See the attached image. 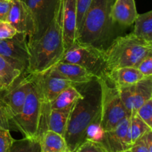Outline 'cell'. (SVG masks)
<instances>
[{
  "label": "cell",
  "mask_w": 152,
  "mask_h": 152,
  "mask_svg": "<svg viewBox=\"0 0 152 152\" xmlns=\"http://www.w3.org/2000/svg\"><path fill=\"white\" fill-rule=\"evenodd\" d=\"M91 1L92 0H76V5H77V34H76V39H77V35L80 32L85 15L88 10V7L91 3Z\"/></svg>",
  "instance_id": "cell-28"
},
{
  "label": "cell",
  "mask_w": 152,
  "mask_h": 152,
  "mask_svg": "<svg viewBox=\"0 0 152 152\" xmlns=\"http://www.w3.org/2000/svg\"><path fill=\"white\" fill-rule=\"evenodd\" d=\"M152 99V76L145 77L133 84L134 113L148 99Z\"/></svg>",
  "instance_id": "cell-18"
},
{
  "label": "cell",
  "mask_w": 152,
  "mask_h": 152,
  "mask_svg": "<svg viewBox=\"0 0 152 152\" xmlns=\"http://www.w3.org/2000/svg\"><path fill=\"white\" fill-rule=\"evenodd\" d=\"M48 71L53 75L74 83H88L94 77L93 74L83 67L69 62H58Z\"/></svg>",
  "instance_id": "cell-15"
},
{
  "label": "cell",
  "mask_w": 152,
  "mask_h": 152,
  "mask_svg": "<svg viewBox=\"0 0 152 152\" xmlns=\"http://www.w3.org/2000/svg\"><path fill=\"white\" fill-rule=\"evenodd\" d=\"M12 6V1L0 0V20L6 21Z\"/></svg>",
  "instance_id": "cell-34"
},
{
  "label": "cell",
  "mask_w": 152,
  "mask_h": 152,
  "mask_svg": "<svg viewBox=\"0 0 152 152\" xmlns=\"http://www.w3.org/2000/svg\"><path fill=\"white\" fill-rule=\"evenodd\" d=\"M68 152H71V151H68Z\"/></svg>",
  "instance_id": "cell-37"
},
{
  "label": "cell",
  "mask_w": 152,
  "mask_h": 152,
  "mask_svg": "<svg viewBox=\"0 0 152 152\" xmlns=\"http://www.w3.org/2000/svg\"><path fill=\"white\" fill-rule=\"evenodd\" d=\"M105 77L116 87L134 84L145 77L134 67H126L113 70L105 73Z\"/></svg>",
  "instance_id": "cell-17"
},
{
  "label": "cell",
  "mask_w": 152,
  "mask_h": 152,
  "mask_svg": "<svg viewBox=\"0 0 152 152\" xmlns=\"http://www.w3.org/2000/svg\"><path fill=\"white\" fill-rule=\"evenodd\" d=\"M30 58L25 74H42L62 58L65 48L62 27V0H59L54 16L40 38L28 43Z\"/></svg>",
  "instance_id": "cell-2"
},
{
  "label": "cell",
  "mask_w": 152,
  "mask_h": 152,
  "mask_svg": "<svg viewBox=\"0 0 152 152\" xmlns=\"http://www.w3.org/2000/svg\"><path fill=\"white\" fill-rule=\"evenodd\" d=\"M82 96V93L76 88L73 83L71 86L60 92L56 97L50 102V108L52 110H55L72 106Z\"/></svg>",
  "instance_id": "cell-20"
},
{
  "label": "cell",
  "mask_w": 152,
  "mask_h": 152,
  "mask_svg": "<svg viewBox=\"0 0 152 152\" xmlns=\"http://www.w3.org/2000/svg\"><path fill=\"white\" fill-rule=\"evenodd\" d=\"M114 0H92L85 15L75 43L92 46L105 50L114 35V25L111 17Z\"/></svg>",
  "instance_id": "cell-3"
},
{
  "label": "cell",
  "mask_w": 152,
  "mask_h": 152,
  "mask_svg": "<svg viewBox=\"0 0 152 152\" xmlns=\"http://www.w3.org/2000/svg\"><path fill=\"white\" fill-rule=\"evenodd\" d=\"M29 10L34 24L32 34L28 43L32 42L42 36L54 16L59 0H20Z\"/></svg>",
  "instance_id": "cell-8"
},
{
  "label": "cell",
  "mask_w": 152,
  "mask_h": 152,
  "mask_svg": "<svg viewBox=\"0 0 152 152\" xmlns=\"http://www.w3.org/2000/svg\"><path fill=\"white\" fill-rule=\"evenodd\" d=\"M137 69L144 76L151 77L152 76V55L147 56L142 59L139 65L137 66Z\"/></svg>",
  "instance_id": "cell-33"
},
{
  "label": "cell",
  "mask_w": 152,
  "mask_h": 152,
  "mask_svg": "<svg viewBox=\"0 0 152 152\" xmlns=\"http://www.w3.org/2000/svg\"><path fill=\"white\" fill-rule=\"evenodd\" d=\"M130 117L123 119L114 129L104 132L99 143L107 152H121L130 149L132 145L129 131Z\"/></svg>",
  "instance_id": "cell-11"
},
{
  "label": "cell",
  "mask_w": 152,
  "mask_h": 152,
  "mask_svg": "<svg viewBox=\"0 0 152 152\" xmlns=\"http://www.w3.org/2000/svg\"><path fill=\"white\" fill-rule=\"evenodd\" d=\"M8 22L18 33L27 34L28 38L32 34L34 29L32 18L26 4L20 0H13L12 6L7 15Z\"/></svg>",
  "instance_id": "cell-13"
},
{
  "label": "cell",
  "mask_w": 152,
  "mask_h": 152,
  "mask_svg": "<svg viewBox=\"0 0 152 152\" xmlns=\"http://www.w3.org/2000/svg\"><path fill=\"white\" fill-rule=\"evenodd\" d=\"M136 114L152 129V99L146 101L137 111Z\"/></svg>",
  "instance_id": "cell-29"
},
{
  "label": "cell",
  "mask_w": 152,
  "mask_h": 152,
  "mask_svg": "<svg viewBox=\"0 0 152 152\" xmlns=\"http://www.w3.org/2000/svg\"><path fill=\"white\" fill-rule=\"evenodd\" d=\"M83 96L74 103L68 117L64 139L68 151L75 152L86 141L89 125L101 116L102 89L99 78L94 77L88 83H74Z\"/></svg>",
  "instance_id": "cell-1"
},
{
  "label": "cell",
  "mask_w": 152,
  "mask_h": 152,
  "mask_svg": "<svg viewBox=\"0 0 152 152\" xmlns=\"http://www.w3.org/2000/svg\"><path fill=\"white\" fill-rule=\"evenodd\" d=\"M13 141L10 130L0 128V152H7Z\"/></svg>",
  "instance_id": "cell-30"
},
{
  "label": "cell",
  "mask_w": 152,
  "mask_h": 152,
  "mask_svg": "<svg viewBox=\"0 0 152 152\" xmlns=\"http://www.w3.org/2000/svg\"><path fill=\"white\" fill-rule=\"evenodd\" d=\"M62 27L65 50L76 42L77 5L76 0H62Z\"/></svg>",
  "instance_id": "cell-14"
},
{
  "label": "cell",
  "mask_w": 152,
  "mask_h": 152,
  "mask_svg": "<svg viewBox=\"0 0 152 152\" xmlns=\"http://www.w3.org/2000/svg\"><path fill=\"white\" fill-rule=\"evenodd\" d=\"M0 55L22 74H25L30 58L27 34L17 33L12 38L0 40Z\"/></svg>",
  "instance_id": "cell-9"
},
{
  "label": "cell",
  "mask_w": 152,
  "mask_h": 152,
  "mask_svg": "<svg viewBox=\"0 0 152 152\" xmlns=\"http://www.w3.org/2000/svg\"><path fill=\"white\" fill-rule=\"evenodd\" d=\"M102 89L101 126L105 132L114 129L123 119L131 114L123 105L118 89L106 77H99Z\"/></svg>",
  "instance_id": "cell-6"
},
{
  "label": "cell",
  "mask_w": 152,
  "mask_h": 152,
  "mask_svg": "<svg viewBox=\"0 0 152 152\" xmlns=\"http://www.w3.org/2000/svg\"><path fill=\"white\" fill-rule=\"evenodd\" d=\"M134 35L138 38L152 42V11L138 14L134 21Z\"/></svg>",
  "instance_id": "cell-22"
},
{
  "label": "cell",
  "mask_w": 152,
  "mask_h": 152,
  "mask_svg": "<svg viewBox=\"0 0 152 152\" xmlns=\"http://www.w3.org/2000/svg\"><path fill=\"white\" fill-rule=\"evenodd\" d=\"M59 62L80 65L97 78L105 74L104 50L92 46L74 43L65 50Z\"/></svg>",
  "instance_id": "cell-7"
},
{
  "label": "cell",
  "mask_w": 152,
  "mask_h": 152,
  "mask_svg": "<svg viewBox=\"0 0 152 152\" xmlns=\"http://www.w3.org/2000/svg\"><path fill=\"white\" fill-rule=\"evenodd\" d=\"M21 75L22 73L19 70L13 68L0 55V92L7 90Z\"/></svg>",
  "instance_id": "cell-23"
},
{
  "label": "cell",
  "mask_w": 152,
  "mask_h": 152,
  "mask_svg": "<svg viewBox=\"0 0 152 152\" xmlns=\"http://www.w3.org/2000/svg\"><path fill=\"white\" fill-rule=\"evenodd\" d=\"M75 152H107V151L99 142L86 140Z\"/></svg>",
  "instance_id": "cell-31"
},
{
  "label": "cell",
  "mask_w": 152,
  "mask_h": 152,
  "mask_svg": "<svg viewBox=\"0 0 152 152\" xmlns=\"http://www.w3.org/2000/svg\"><path fill=\"white\" fill-rule=\"evenodd\" d=\"M151 55L152 42L138 38L133 33L118 37L104 50L105 73L126 67L137 68L142 59Z\"/></svg>",
  "instance_id": "cell-4"
},
{
  "label": "cell",
  "mask_w": 152,
  "mask_h": 152,
  "mask_svg": "<svg viewBox=\"0 0 152 152\" xmlns=\"http://www.w3.org/2000/svg\"><path fill=\"white\" fill-rule=\"evenodd\" d=\"M32 75L31 88L20 113L10 120L11 130L23 134L25 137L36 138L41 113L42 96L35 77Z\"/></svg>",
  "instance_id": "cell-5"
},
{
  "label": "cell",
  "mask_w": 152,
  "mask_h": 152,
  "mask_svg": "<svg viewBox=\"0 0 152 152\" xmlns=\"http://www.w3.org/2000/svg\"><path fill=\"white\" fill-rule=\"evenodd\" d=\"M152 130L145 123H144L136 114H132L130 116L129 121V131H130L131 139L132 145L136 140H137L140 137H142L145 132Z\"/></svg>",
  "instance_id": "cell-25"
},
{
  "label": "cell",
  "mask_w": 152,
  "mask_h": 152,
  "mask_svg": "<svg viewBox=\"0 0 152 152\" xmlns=\"http://www.w3.org/2000/svg\"><path fill=\"white\" fill-rule=\"evenodd\" d=\"M17 33L16 30L8 22L0 20V40L12 38Z\"/></svg>",
  "instance_id": "cell-32"
},
{
  "label": "cell",
  "mask_w": 152,
  "mask_h": 152,
  "mask_svg": "<svg viewBox=\"0 0 152 152\" xmlns=\"http://www.w3.org/2000/svg\"><path fill=\"white\" fill-rule=\"evenodd\" d=\"M121 152H131L130 150H126V151H121Z\"/></svg>",
  "instance_id": "cell-35"
},
{
  "label": "cell",
  "mask_w": 152,
  "mask_h": 152,
  "mask_svg": "<svg viewBox=\"0 0 152 152\" xmlns=\"http://www.w3.org/2000/svg\"><path fill=\"white\" fill-rule=\"evenodd\" d=\"M104 132L105 131L103 130L101 126V116H99L87 128L86 140H91L99 142L103 136Z\"/></svg>",
  "instance_id": "cell-27"
},
{
  "label": "cell",
  "mask_w": 152,
  "mask_h": 152,
  "mask_svg": "<svg viewBox=\"0 0 152 152\" xmlns=\"http://www.w3.org/2000/svg\"><path fill=\"white\" fill-rule=\"evenodd\" d=\"M129 150L131 152H152V130L135 141Z\"/></svg>",
  "instance_id": "cell-26"
},
{
  "label": "cell",
  "mask_w": 152,
  "mask_h": 152,
  "mask_svg": "<svg viewBox=\"0 0 152 152\" xmlns=\"http://www.w3.org/2000/svg\"><path fill=\"white\" fill-rule=\"evenodd\" d=\"M42 98L45 101L50 102L64 89L69 87L74 83L50 74L48 71L42 74H34Z\"/></svg>",
  "instance_id": "cell-12"
},
{
  "label": "cell",
  "mask_w": 152,
  "mask_h": 152,
  "mask_svg": "<svg viewBox=\"0 0 152 152\" xmlns=\"http://www.w3.org/2000/svg\"><path fill=\"white\" fill-rule=\"evenodd\" d=\"M24 74L25 77L22 80L17 83L15 82L7 90L2 91L4 94L0 93V102L10 122L13 117L20 113L31 88L32 75L31 74Z\"/></svg>",
  "instance_id": "cell-10"
},
{
  "label": "cell",
  "mask_w": 152,
  "mask_h": 152,
  "mask_svg": "<svg viewBox=\"0 0 152 152\" xmlns=\"http://www.w3.org/2000/svg\"><path fill=\"white\" fill-rule=\"evenodd\" d=\"M10 1H13V0H10Z\"/></svg>",
  "instance_id": "cell-36"
},
{
  "label": "cell",
  "mask_w": 152,
  "mask_h": 152,
  "mask_svg": "<svg viewBox=\"0 0 152 152\" xmlns=\"http://www.w3.org/2000/svg\"><path fill=\"white\" fill-rule=\"evenodd\" d=\"M41 152H68L64 137L48 130L40 140Z\"/></svg>",
  "instance_id": "cell-21"
},
{
  "label": "cell",
  "mask_w": 152,
  "mask_h": 152,
  "mask_svg": "<svg viewBox=\"0 0 152 152\" xmlns=\"http://www.w3.org/2000/svg\"><path fill=\"white\" fill-rule=\"evenodd\" d=\"M138 13L134 0H115L111 11V17L115 25L130 26L134 24Z\"/></svg>",
  "instance_id": "cell-16"
},
{
  "label": "cell",
  "mask_w": 152,
  "mask_h": 152,
  "mask_svg": "<svg viewBox=\"0 0 152 152\" xmlns=\"http://www.w3.org/2000/svg\"><path fill=\"white\" fill-rule=\"evenodd\" d=\"M7 152H41V142L37 138L14 140Z\"/></svg>",
  "instance_id": "cell-24"
},
{
  "label": "cell",
  "mask_w": 152,
  "mask_h": 152,
  "mask_svg": "<svg viewBox=\"0 0 152 152\" xmlns=\"http://www.w3.org/2000/svg\"><path fill=\"white\" fill-rule=\"evenodd\" d=\"M73 106L74 105L62 109H51L48 118V129L64 137L68 117Z\"/></svg>",
  "instance_id": "cell-19"
}]
</instances>
